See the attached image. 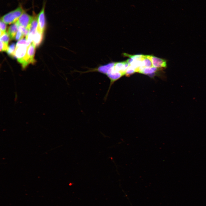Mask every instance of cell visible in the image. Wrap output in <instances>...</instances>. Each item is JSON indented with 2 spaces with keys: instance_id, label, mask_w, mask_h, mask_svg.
I'll use <instances>...</instances> for the list:
<instances>
[{
  "instance_id": "1",
  "label": "cell",
  "mask_w": 206,
  "mask_h": 206,
  "mask_svg": "<svg viewBox=\"0 0 206 206\" xmlns=\"http://www.w3.org/2000/svg\"><path fill=\"white\" fill-rule=\"evenodd\" d=\"M24 11L22 7L19 6L4 15L1 17V20L6 24H13L17 21Z\"/></svg>"
},
{
  "instance_id": "2",
  "label": "cell",
  "mask_w": 206,
  "mask_h": 206,
  "mask_svg": "<svg viewBox=\"0 0 206 206\" xmlns=\"http://www.w3.org/2000/svg\"><path fill=\"white\" fill-rule=\"evenodd\" d=\"M35 47L32 43L28 46L25 57L21 64L23 69H25L28 64H34L36 62L34 59Z\"/></svg>"
},
{
  "instance_id": "3",
  "label": "cell",
  "mask_w": 206,
  "mask_h": 206,
  "mask_svg": "<svg viewBox=\"0 0 206 206\" xmlns=\"http://www.w3.org/2000/svg\"><path fill=\"white\" fill-rule=\"evenodd\" d=\"M33 18V16L29 15L24 11L16 22L19 25L29 29Z\"/></svg>"
},
{
  "instance_id": "4",
  "label": "cell",
  "mask_w": 206,
  "mask_h": 206,
  "mask_svg": "<svg viewBox=\"0 0 206 206\" xmlns=\"http://www.w3.org/2000/svg\"><path fill=\"white\" fill-rule=\"evenodd\" d=\"M38 25L37 30L43 33L46 27V20L45 13V5L37 15Z\"/></svg>"
},
{
  "instance_id": "5",
  "label": "cell",
  "mask_w": 206,
  "mask_h": 206,
  "mask_svg": "<svg viewBox=\"0 0 206 206\" xmlns=\"http://www.w3.org/2000/svg\"><path fill=\"white\" fill-rule=\"evenodd\" d=\"M28 46L23 45L16 47L15 57L19 62L21 63L26 55Z\"/></svg>"
},
{
  "instance_id": "6",
  "label": "cell",
  "mask_w": 206,
  "mask_h": 206,
  "mask_svg": "<svg viewBox=\"0 0 206 206\" xmlns=\"http://www.w3.org/2000/svg\"><path fill=\"white\" fill-rule=\"evenodd\" d=\"M146 56L151 60L153 67L158 68H165L167 67V61L165 59L152 55Z\"/></svg>"
},
{
  "instance_id": "7",
  "label": "cell",
  "mask_w": 206,
  "mask_h": 206,
  "mask_svg": "<svg viewBox=\"0 0 206 206\" xmlns=\"http://www.w3.org/2000/svg\"><path fill=\"white\" fill-rule=\"evenodd\" d=\"M33 18L29 29V33L27 37L29 39L33 40V36L37 29L38 23L37 15L33 14Z\"/></svg>"
},
{
  "instance_id": "8",
  "label": "cell",
  "mask_w": 206,
  "mask_h": 206,
  "mask_svg": "<svg viewBox=\"0 0 206 206\" xmlns=\"http://www.w3.org/2000/svg\"><path fill=\"white\" fill-rule=\"evenodd\" d=\"M43 39V33L37 30L33 36L32 43L36 47H39L41 44Z\"/></svg>"
},
{
  "instance_id": "9",
  "label": "cell",
  "mask_w": 206,
  "mask_h": 206,
  "mask_svg": "<svg viewBox=\"0 0 206 206\" xmlns=\"http://www.w3.org/2000/svg\"><path fill=\"white\" fill-rule=\"evenodd\" d=\"M162 68H158L154 67H140L139 68L138 72L150 76L157 72L160 70Z\"/></svg>"
},
{
  "instance_id": "10",
  "label": "cell",
  "mask_w": 206,
  "mask_h": 206,
  "mask_svg": "<svg viewBox=\"0 0 206 206\" xmlns=\"http://www.w3.org/2000/svg\"><path fill=\"white\" fill-rule=\"evenodd\" d=\"M19 25L16 22L10 25L9 27L7 33L11 40L15 39L17 33L18 31Z\"/></svg>"
},
{
  "instance_id": "11",
  "label": "cell",
  "mask_w": 206,
  "mask_h": 206,
  "mask_svg": "<svg viewBox=\"0 0 206 206\" xmlns=\"http://www.w3.org/2000/svg\"><path fill=\"white\" fill-rule=\"evenodd\" d=\"M142 61L144 67H153L151 60L146 56L143 55Z\"/></svg>"
},
{
  "instance_id": "12",
  "label": "cell",
  "mask_w": 206,
  "mask_h": 206,
  "mask_svg": "<svg viewBox=\"0 0 206 206\" xmlns=\"http://www.w3.org/2000/svg\"><path fill=\"white\" fill-rule=\"evenodd\" d=\"M16 49V45L14 43L11 44L8 47L7 51L8 54L11 57H15V53Z\"/></svg>"
},
{
  "instance_id": "13",
  "label": "cell",
  "mask_w": 206,
  "mask_h": 206,
  "mask_svg": "<svg viewBox=\"0 0 206 206\" xmlns=\"http://www.w3.org/2000/svg\"><path fill=\"white\" fill-rule=\"evenodd\" d=\"M9 36L7 33L5 32L0 36V41L8 44L9 39Z\"/></svg>"
},
{
  "instance_id": "14",
  "label": "cell",
  "mask_w": 206,
  "mask_h": 206,
  "mask_svg": "<svg viewBox=\"0 0 206 206\" xmlns=\"http://www.w3.org/2000/svg\"><path fill=\"white\" fill-rule=\"evenodd\" d=\"M30 44L27 41L26 39H22L17 42L16 45V47L23 45L28 46Z\"/></svg>"
},
{
  "instance_id": "15",
  "label": "cell",
  "mask_w": 206,
  "mask_h": 206,
  "mask_svg": "<svg viewBox=\"0 0 206 206\" xmlns=\"http://www.w3.org/2000/svg\"><path fill=\"white\" fill-rule=\"evenodd\" d=\"M136 72L135 70L130 65L126 70L125 75L128 76Z\"/></svg>"
},
{
  "instance_id": "16",
  "label": "cell",
  "mask_w": 206,
  "mask_h": 206,
  "mask_svg": "<svg viewBox=\"0 0 206 206\" xmlns=\"http://www.w3.org/2000/svg\"><path fill=\"white\" fill-rule=\"evenodd\" d=\"M18 30L21 31L25 36L26 37L28 35L29 33V29L25 28L19 25Z\"/></svg>"
},
{
  "instance_id": "17",
  "label": "cell",
  "mask_w": 206,
  "mask_h": 206,
  "mask_svg": "<svg viewBox=\"0 0 206 206\" xmlns=\"http://www.w3.org/2000/svg\"><path fill=\"white\" fill-rule=\"evenodd\" d=\"M8 48V44L0 41V51L1 52H7Z\"/></svg>"
},
{
  "instance_id": "18",
  "label": "cell",
  "mask_w": 206,
  "mask_h": 206,
  "mask_svg": "<svg viewBox=\"0 0 206 206\" xmlns=\"http://www.w3.org/2000/svg\"><path fill=\"white\" fill-rule=\"evenodd\" d=\"M5 23L1 20L0 22V31L3 33L6 32L7 28V25Z\"/></svg>"
},
{
  "instance_id": "19",
  "label": "cell",
  "mask_w": 206,
  "mask_h": 206,
  "mask_svg": "<svg viewBox=\"0 0 206 206\" xmlns=\"http://www.w3.org/2000/svg\"><path fill=\"white\" fill-rule=\"evenodd\" d=\"M24 36V35L22 32L21 31L18 30L16 34L15 39L16 40H20L23 39Z\"/></svg>"
}]
</instances>
